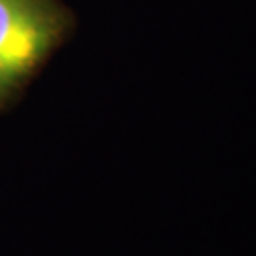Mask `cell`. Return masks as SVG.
<instances>
[{
	"mask_svg": "<svg viewBox=\"0 0 256 256\" xmlns=\"http://www.w3.org/2000/svg\"><path fill=\"white\" fill-rule=\"evenodd\" d=\"M76 28L63 0H0V114L16 104Z\"/></svg>",
	"mask_w": 256,
	"mask_h": 256,
	"instance_id": "1",
	"label": "cell"
}]
</instances>
